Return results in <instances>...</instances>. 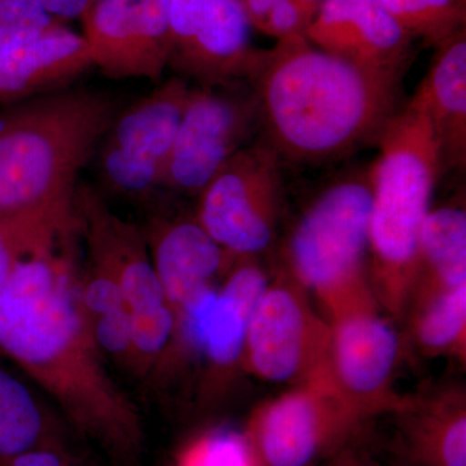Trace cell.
Returning <instances> with one entry per match:
<instances>
[{
	"instance_id": "cell-1",
	"label": "cell",
	"mask_w": 466,
	"mask_h": 466,
	"mask_svg": "<svg viewBox=\"0 0 466 466\" xmlns=\"http://www.w3.org/2000/svg\"><path fill=\"white\" fill-rule=\"evenodd\" d=\"M121 106L73 86L0 106V229L21 258L69 247L79 175Z\"/></svg>"
},
{
	"instance_id": "cell-2",
	"label": "cell",
	"mask_w": 466,
	"mask_h": 466,
	"mask_svg": "<svg viewBox=\"0 0 466 466\" xmlns=\"http://www.w3.org/2000/svg\"><path fill=\"white\" fill-rule=\"evenodd\" d=\"M0 351L78 424L116 438L133 431L134 408L104 366L67 248L17 260L0 291Z\"/></svg>"
},
{
	"instance_id": "cell-3",
	"label": "cell",
	"mask_w": 466,
	"mask_h": 466,
	"mask_svg": "<svg viewBox=\"0 0 466 466\" xmlns=\"http://www.w3.org/2000/svg\"><path fill=\"white\" fill-rule=\"evenodd\" d=\"M262 140L280 161L321 164L376 142L400 108L401 78L361 69L303 34L260 51L248 79Z\"/></svg>"
},
{
	"instance_id": "cell-4",
	"label": "cell",
	"mask_w": 466,
	"mask_h": 466,
	"mask_svg": "<svg viewBox=\"0 0 466 466\" xmlns=\"http://www.w3.org/2000/svg\"><path fill=\"white\" fill-rule=\"evenodd\" d=\"M372 182L370 247L377 274L400 287L417 274L420 233L441 171V144L421 101L413 95L383 127Z\"/></svg>"
},
{
	"instance_id": "cell-5",
	"label": "cell",
	"mask_w": 466,
	"mask_h": 466,
	"mask_svg": "<svg viewBox=\"0 0 466 466\" xmlns=\"http://www.w3.org/2000/svg\"><path fill=\"white\" fill-rule=\"evenodd\" d=\"M79 229L88 254L116 276L133 327L134 370L148 375L175 334V317L150 258L144 229L116 216L96 189L79 183Z\"/></svg>"
},
{
	"instance_id": "cell-6",
	"label": "cell",
	"mask_w": 466,
	"mask_h": 466,
	"mask_svg": "<svg viewBox=\"0 0 466 466\" xmlns=\"http://www.w3.org/2000/svg\"><path fill=\"white\" fill-rule=\"evenodd\" d=\"M372 182L349 175L324 189L305 211L289 240L297 278L336 305L359 289L370 247Z\"/></svg>"
},
{
	"instance_id": "cell-7",
	"label": "cell",
	"mask_w": 466,
	"mask_h": 466,
	"mask_svg": "<svg viewBox=\"0 0 466 466\" xmlns=\"http://www.w3.org/2000/svg\"><path fill=\"white\" fill-rule=\"evenodd\" d=\"M191 88L187 79L174 76L121 106L96 150L106 188L137 201L149 200L162 188Z\"/></svg>"
},
{
	"instance_id": "cell-8",
	"label": "cell",
	"mask_w": 466,
	"mask_h": 466,
	"mask_svg": "<svg viewBox=\"0 0 466 466\" xmlns=\"http://www.w3.org/2000/svg\"><path fill=\"white\" fill-rule=\"evenodd\" d=\"M281 165L262 140L249 144L198 193L196 219L232 258L262 253L274 240Z\"/></svg>"
},
{
	"instance_id": "cell-9",
	"label": "cell",
	"mask_w": 466,
	"mask_h": 466,
	"mask_svg": "<svg viewBox=\"0 0 466 466\" xmlns=\"http://www.w3.org/2000/svg\"><path fill=\"white\" fill-rule=\"evenodd\" d=\"M241 84L191 88L162 188L198 195L259 128L253 91ZM161 188V189H162Z\"/></svg>"
},
{
	"instance_id": "cell-10",
	"label": "cell",
	"mask_w": 466,
	"mask_h": 466,
	"mask_svg": "<svg viewBox=\"0 0 466 466\" xmlns=\"http://www.w3.org/2000/svg\"><path fill=\"white\" fill-rule=\"evenodd\" d=\"M168 20L175 76L202 87L248 82L260 51L240 0H168Z\"/></svg>"
},
{
	"instance_id": "cell-11",
	"label": "cell",
	"mask_w": 466,
	"mask_h": 466,
	"mask_svg": "<svg viewBox=\"0 0 466 466\" xmlns=\"http://www.w3.org/2000/svg\"><path fill=\"white\" fill-rule=\"evenodd\" d=\"M92 66L112 79L159 84L168 66V0H96L82 18Z\"/></svg>"
},
{
	"instance_id": "cell-12",
	"label": "cell",
	"mask_w": 466,
	"mask_h": 466,
	"mask_svg": "<svg viewBox=\"0 0 466 466\" xmlns=\"http://www.w3.org/2000/svg\"><path fill=\"white\" fill-rule=\"evenodd\" d=\"M303 36L319 50L380 75L401 78L412 56V36L377 0H324Z\"/></svg>"
},
{
	"instance_id": "cell-13",
	"label": "cell",
	"mask_w": 466,
	"mask_h": 466,
	"mask_svg": "<svg viewBox=\"0 0 466 466\" xmlns=\"http://www.w3.org/2000/svg\"><path fill=\"white\" fill-rule=\"evenodd\" d=\"M267 289L258 267L238 266L222 289L208 288L175 312V333L216 366H233L245 351L251 318Z\"/></svg>"
},
{
	"instance_id": "cell-14",
	"label": "cell",
	"mask_w": 466,
	"mask_h": 466,
	"mask_svg": "<svg viewBox=\"0 0 466 466\" xmlns=\"http://www.w3.org/2000/svg\"><path fill=\"white\" fill-rule=\"evenodd\" d=\"M144 233L174 315L202 291L213 288L214 279L232 259L198 219L155 218Z\"/></svg>"
},
{
	"instance_id": "cell-15",
	"label": "cell",
	"mask_w": 466,
	"mask_h": 466,
	"mask_svg": "<svg viewBox=\"0 0 466 466\" xmlns=\"http://www.w3.org/2000/svg\"><path fill=\"white\" fill-rule=\"evenodd\" d=\"M91 66L85 36L52 27L0 60V106L69 87Z\"/></svg>"
},
{
	"instance_id": "cell-16",
	"label": "cell",
	"mask_w": 466,
	"mask_h": 466,
	"mask_svg": "<svg viewBox=\"0 0 466 466\" xmlns=\"http://www.w3.org/2000/svg\"><path fill=\"white\" fill-rule=\"evenodd\" d=\"M309 332L308 315L296 294L287 288L267 289L245 343L251 367L268 381L293 379L305 364Z\"/></svg>"
},
{
	"instance_id": "cell-17",
	"label": "cell",
	"mask_w": 466,
	"mask_h": 466,
	"mask_svg": "<svg viewBox=\"0 0 466 466\" xmlns=\"http://www.w3.org/2000/svg\"><path fill=\"white\" fill-rule=\"evenodd\" d=\"M441 144L444 167L466 164V33L438 46L429 72L415 92Z\"/></svg>"
},
{
	"instance_id": "cell-18",
	"label": "cell",
	"mask_w": 466,
	"mask_h": 466,
	"mask_svg": "<svg viewBox=\"0 0 466 466\" xmlns=\"http://www.w3.org/2000/svg\"><path fill=\"white\" fill-rule=\"evenodd\" d=\"M400 354V339L388 321L367 311L343 312L333 339L339 381L355 394H375Z\"/></svg>"
},
{
	"instance_id": "cell-19",
	"label": "cell",
	"mask_w": 466,
	"mask_h": 466,
	"mask_svg": "<svg viewBox=\"0 0 466 466\" xmlns=\"http://www.w3.org/2000/svg\"><path fill=\"white\" fill-rule=\"evenodd\" d=\"M315 391L284 395L267 410L262 447L272 466H305L318 446L319 404Z\"/></svg>"
},
{
	"instance_id": "cell-20",
	"label": "cell",
	"mask_w": 466,
	"mask_h": 466,
	"mask_svg": "<svg viewBox=\"0 0 466 466\" xmlns=\"http://www.w3.org/2000/svg\"><path fill=\"white\" fill-rule=\"evenodd\" d=\"M429 269L441 289L466 284V214L444 207L429 211L419 242V266Z\"/></svg>"
},
{
	"instance_id": "cell-21",
	"label": "cell",
	"mask_w": 466,
	"mask_h": 466,
	"mask_svg": "<svg viewBox=\"0 0 466 466\" xmlns=\"http://www.w3.org/2000/svg\"><path fill=\"white\" fill-rule=\"evenodd\" d=\"M43 425L42 410L32 391L0 367V459L34 449Z\"/></svg>"
},
{
	"instance_id": "cell-22",
	"label": "cell",
	"mask_w": 466,
	"mask_h": 466,
	"mask_svg": "<svg viewBox=\"0 0 466 466\" xmlns=\"http://www.w3.org/2000/svg\"><path fill=\"white\" fill-rule=\"evenodd\" d=\"M398 25L429 46L441 43L465 29L462 0H377Z\"/></svg>"
},
{
	"instance_id": "cell-23",
	"label": "cell",
	"mask_w": 466,
	"mask_h": 466,
	"mask_svg": "<svg viewBox=\"0 0 466 466\" xmlns=\"http://www.w3.org/2000/svg\"><path fill=\"white\" fill-rule=\"evenodd\" d=\"M465 324L466 284L437 294L420 317L417 333L426 348L447 349L464 336Z\"/></svg>"
},
{
	"instance_id": "cell-24",
	"label": "cell",
	"mask_w": 466,
	"mask_h": 466,
	"mask_svg": "<svg viewBox=\"0 0 466 466\" xmlns=\"http://www.w3.org/2000/svg\"><path fill=\"white\" fill-rule=\"evenodd\" d=\"M63 24L27 0H0V60Z\"/></svg>"
},
{
	"instance_id": "cell-25",
	"label": "cell",
	"mask_w": 466,
	"mask_h": 466,
	"mask_svg": "<svg viewBox=\"0 0 466 466\" xmlns=\"http://www.w3.org/2000/svg\"><path fill=\"white\" fill-rule=\"evenodd\" d=\"M195 466H247L244 444L235 435H217L204 444Z\"/></svg>"
},
{
	"instance_id": "cell-26",
	"label": "cell",
	"mask_w": 466,
	"mask_h": 466,
	"mask_svg": "<svg viewBox=\"0 0 466 466\" xmlns=\"http://www.w3.org/2000/svg\"><path fill=\"white\" fill-rule=\"evenodd\" d=\"M60 21L81 20L96 0H27Z\"/></svg>"
},
{
	"instance_id": "cell-27",
	"label": "cell",
	"mask_w": 466,
	"mask_h": 466,
	"mask_svg": "<svg viewBox=\"0 0 466 466\" xmlns=\"http://www.w3.org/2000/svg\"><path fill=\"white\" fill-rule=\"evenodd\" d=\"M443 458L447 466H466V420L453 422L443 441Z\"/></svg>"
},
{
	"instance_id": "cell-28",
	"label": "cell",
	"mask_w": 466,
	"mask_h": 466,
	"mask_svg": "<svg viewBox=\"0 0 466 466\" xmlns=\"http://www.w3.org/2000/svg\"><path fill=\"white\" fill-rule=\"evenodd\" d=\"M2 466H66V464L56 453L32 449L2 459Z\"/></svg>"
},
{
	"instance_id": "cell-29",
	"label": "cell",
	"mask_w": 466,
	"mask_h": 466,
	"mask_svg": "<svg viewBox=\"0 0 466 466\" xmlns=\"http://www.w3.org/2000/svg\"><path fill=\"white\" fill-rule=\"evenodd\" d=\"M278 0H240L245 15L249 20L250 26L256 27L260 33L266 25L267 17L274 8Z\"/></svg>"
},
{
	"instance_id": "cell-30",
	"label": "cell",
	"mask_w": 466,
	"mask_h": 466,
	"mask_svg": "<svg viewBox=\"0 0 466 466\" xmlns=\"http://www.w3.org/2000/svg\"><path fill=\"white\" fill-rule=\"evenodd\" d=\"M20 258V254L15 249L7 236L0 229V291L7 283L9 275L12 274L14 267L16 266L17 260Z\"/></svg>"
},
{
	"instance_id": "cell-31",
	"label": "cell",
	"mask_w": 466,
	"mask_h": 466,
	"mask_svg": "<svg viewBox=\"0 0 466 466\" xmlns=\"http://www.w3.org/2000/svg\"><path fill=\"white\" fill-rule=\"evenodd\" d=\"M291 2L296 3L297 7L300 9L303 16L306 17L308 23H311L312 18L315 17L319 8L323 5L324 0H291Z\"/></svg>"
},
{
	"instance_id": "cell-32",
	"label": "cell",
	"mask_w": 466,
	"mask_h": 466,
	"mask_svg": "<svg viewBox=\"0 0 466 466\" xmlns=\"http://www.w3.org/2000/svg\"><path fill=\"white\" fill-rule=\"evenodd\" d=\"M462 2H465V0H462Z\"/></svg>"
}]
</instances>
